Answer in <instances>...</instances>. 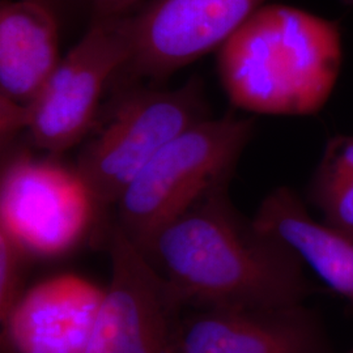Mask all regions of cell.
<instances>
[{
    "label": "cell",
    "instance_id": "obj_16",
    "mask_svg": "<svg viewBox=\"0 0 353 353\" xmlns=\"http://www.w3.org/2000/svg\"><path fill=\"white\" fill-rule=\"evenodd\" d=\"M1 353H14L10 341H7L3 335H1Z\"/></svg>",
    "mask_w": 353,
    "mask_h": 353
},
{
    "label": "cell",
    "instance_id": "obj_6",
    "mask_svg": "<svg viewBox=\"0 0 353 353\" xmlns=\"http://www.w3.org/2000/svg\"><path fill=\"white\" fill-rule=\"evenodd\" d=\"M108 249L112 278L85 353H176L185 303L115 223Z\"/></svg>",
    "mask_w": 353,
    "mask_h": 353
},
{
    "label": "cell",
    "instance_id": "obj_9",
    "mask_svg": "<svg viewBox=\"0 0 353 353\" xmlns=\"http://www.w3.org/2000/svg\"><path fill=\"white\" fill-rule=\"evenodd\" d=\"M176 353H326L316 314L301 305L276 309L196 307L182 316Z\"/></svg>",
    "mask_w": 353,
    "mask_h": 353
},
{
    "label": "cell",
    "instance_id": "obj_13",
    "mask_svg": "<svg viewBox=\"0 0 353 353\" xmlns=\"http://www.w3.org/2000/svg\"><path fill=\"white\" fill-rule=\"evenodd\" d=\"M307 196L325 224L353 239V135L328 140Z\"/></svg>",
    "mask_w": 353,
    "mask_h": 353
},
{
    "label": "cell",
    "instance_id": "obj_7",
    "mask_svg": "<svg viewBox=\"0 0 353 353\" xmlns=\"http://www.w3.org/2000/svg\"><path fill=\"white\" fill-rule=\"evenodd\" d=\"M96 207L75 169L26 154L3 169L0 227L30 255L58 256L75 248L87 233Z\"/></svg>",
    "mask_w": 353,
    "mask_h": 353
},
{
    "label": "cell",
    "instance_id": "obj_3",
    "mask_svg": "<svg viewBox=\"0 0 353 353\" xmlns=\"http://www.w3.org/2000/svg\"><path fill=\"white\" fill-rule=\"evenodd\" d=\"M254 135L252 119L227 114L182 131L128 185L115 224L140 250L166 223L207 191L230 183Z\"/></svg>",
    "mask_w": 353,
    "mask_h": 353
},
{
    "label": "cell",
    "instance_id": "obj_17",
    "mask_svg": "<svg viewBox=\"0 0 353 353\" xmlns=\"http://www.w3.org/2000/svg\"><path fill=\"white\" fill-rule=\"evenodd\" d=\"M34 1H39V3H43V4H46V6H49L52 8V4L55 3V0H34Z\"/></svg>",
    "mask_w": 353,
    "mask_h": 353
},
{
    "label": "cell",
    "instance_id": "obj_1",
    "mask_svg": "<svg viewBox=\"0 0 353 353\" xmlns=\"http://www.w3.org/2000/svg\"><path fill=\"white\" fill-rule=\"evenodd\" d=\"M229 185L207 191L166 223L143 252L185 306L301 305L313 292L303 261L241 214L229 198Z\"/></svg>",
    "mask_w": 353,
    "mask_h": 353
},
{
    "label": "cell",
    "instance_id": "obj_2",
    "mask_svg": "<svg viewBox=\"0 0 353 353\" xmlns=\"http://www.w3.org/2000/svg\"><path fill=\"white\" fill-rule=\"evenodd\" d=\"M217 74L243 112L305 117L327 103L339 80V26L285 4H265L217 49Z\"/></svg>",
    "mask_w": 353,
    "mask_h": 353
},
{
    "label": "cell",
    "instance_id": "obj_11",
    "mask_svg": "<svg viewBox=\"0 0 353 353\" xmlns=\"http://www.w3.org/2000/svg\"><path fill=\"white\" fill-rule=\"evenodd\" d=\"M61 59L54 10L34 0H1L0 97L28 106Z\"/></svg>",
    "mask_w": 353,
    "mask_h": 353
},
{
    "label": "cell",
    "instance_id": "obj_15",
    "mask_svg": "<svg viewBox=\"0 0 353 353\" xmlns=\"http://www.w3.org/2000/svg\"><path fill=\"white\" fill-rule=\"evenodd\" d=\"M140 1L141 0H90L93 21L128 16Z\"/></svg>",
    "mask_w": 353,
    "mask_h": 353
},
{
    "label": "cell",
    "instance_id": "obj_10",
    "mask_svg": "<svg viewBox=\"0 0 353 353\" xmlns=\"http://www.w3.org/2000/svg\"><path fill=\"white\" fill-rule=\"evenodd\" d=\"M105 290L64 274L26 290L3 322L14 353H85Z\"/></svg>",
    "mask_w": 353,
    "mask_h": 353
},
{
    "label": "cell",
    "instance_id": "obj_18",
    "mask_svg": "<svg viewBox=\"0 0 353 353\" xmlns=\"http://www.w3.org/2000/svg\"><path fill=\"white\" fill-rule=\"evenodd\" d=\"M344 353H353V347H352V348H350V350H348V351H347V352H344Z\"/></svg>",
    "mask_w": 353,
    "mask_h": 353
},
{
    "label": "cell",
    "instance_id": "obj_14",
    "mask_svg": "<svg viewBox=\"0 0 353 353\" xmlns=\"http://www.w3.org/2000/svg\"><path fill=\"white\" fill-rule=\"evenodd\" d=\"M30 254L13 237L0 227V319L1 323L11 314L14 305L23 296V283L26 261Z\"/></svg>",
    "mask_w": 353,
    "mask_h": 353
},
{
    "label": "cell",
    "instance_id": "obj_5",
    "mask_svg": "<svg viewBox=\"0 0 353 353\" xmlns=\"http://www.w3.org/2000/svg\"><path fill=\"white\" fill-rule=\"evenodd\" d=\"M131 55L127 16L92 21L87 34L24 108L26 130L38 148L58 154L87 138L103 89Z\"/></svg>",
    "mask_w": 353,
    "mask_h": 353
},
{
    "label": "cell",
    "instance_id": "obj_4",
    "mask_svg": "<svg viewBox=\"0 0 353 353\" xmlns=\"http://www.w3.org/2000/svg\"><path fill=\"white\" fill-rule=\"evenodd\" d=\"M199 77L176 89L131 90L77 156L75 170L97 207L115 205L168 143L208 118Z\"/></svg>",
    "mask_w": 353,
    "mask_h": 353
},
{
    "label": "cell",
    "instance_id": "obj_12",
    "mask_svg": "<svg viewBox=\"0 0 353 353\" xmlns=\"http://www.w3.org/2000/svg\"><path fill=\"white\" fill-rule=\"evenodd\" d=\"M255 224L285 242L303 265L353 303V239L312 217L290 188L272 190L252 217Z\"/></svg>",
    "mask_w": 353,
    "mask_h": 353
},
{
    "label": "cell",
    "instance_id": "obj_8",
    "mask_svg": "<svg viewBox=\"0 0 353 353\" xmlns=\"http://www.w3.org/2000/svg\"><path fill=\"white\" fill-rule=\"evenodd\" d=\"M267 0H151L127 16L131 75L163 80L217 49Z\"/></svg>",
    "mask_w": 353,
    "mask_h": 353
}]
</instances>
